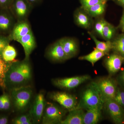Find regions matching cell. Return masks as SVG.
<instances>
[{
  "label": "cell",
  "mask_w": 124,
  "mask_h": 124,
  "mask_svg": "<svg viewBox=\"0 0 124 124\" xmlns=\"http://www.w3.org/2000/svg\"><path fill=\"white\" fill-rule=\"evenodd\" d=\"M73 18L75 23L78 26L87 30L93 28L94 20L81 6L75 10Z\"/></svg>",
  "instance_id": "8fae6325"
},
{
  "label": "cell",
  "mask_w": 124,
  "mask_h": 124,
  "mask_svg": "<svg viewBox=\"0 0 124 124\" xmlns=\"http://www.w3.org/2000/svg\"><path fill=\"white\" fill-rule=\"evenodd\" d=\"M120 80L122 84L124 86V70L122 71V74L121 75Z\"/></svg>",
  "instance_id": "f35d334b"
},
{
  "label": "cell",
  "mask_w": 124,
  "mask_h": 124,
  "mask_svg": "<svg viewBox=\"0 0 124 124\" xmlns=\"http://www.w3.org/2000/svg\"><path fill=\"white\" fill-rule=\"evenodd\" d=\"M101 110L97 109L86 110L84 118V124H95L101 118Z\"/></svg>",
  "instance_id": "d6986e66"
},
{
  "label": "cell",
  "mask_w": 124,
  "mask_h": 124,
  "mask_svg": "<svg viewBox=\"0 0 124 124\" xmlns=\"http://www.w3.org/2000/svg\"><path fill=\"white\" fill-rule=\"evenodd\" d=\"M14 0H0V9H9Z\"/></svg>",
  "instance_id": "1f68e13d"
},
{
  "label": "cell",
  "mask_w": 124,
  "mask_h": 124,
  "mask_svg": "<svg viewBox=\"0 0 124 124\" xmlns=\"http://www.w3.org/2000/svg\"><path fill=\"white\" fill-rule=\"evenodd\" d=\"M4 110V96H0V110Z\"/></svg>",
  "instance_id": "74e56055"
},
{
  "label": "cell",
  "mask_w": 124,
  "mask_h": 124,
  "mask_svg": "<svg viewBox=\"0 0 124 124\" xmlns=\"http://www.w3.org/2000/svg\"><path fill=\"white\" fill-rule=\"evenodd\" d=\"M31 26L27 20L16 22L9 35L11 40L17 41L31 31Z\"/></svg>",
  "instance_id": "4fadbf2b"
},
{
  "label": "cell",
  "mask_w": 124,
  "mask_h": 124,
  "mask_svg": "<svg viewBox=\"0 0 124 124\" xmlns=\"http://www.w3.org/2000/svg\"><path fill=\"white\" fill-rule=\"evenodd\" d=\"M124 9V0H111Z\"/></svg>",
  "instance_id": "d590c367"
},
{
  "label": "cell",
  "mask_w": 124,
  "mask_h": 124,
  "mask_svg": "<svg viewBox=\"0 0 124 124\" xmlns=\"http://www.w3.org/2000/svg\"><path fill=\"white\" fill-rule=\"evenodd\" d=\"M107 3H100L90 7L83 8L92 18H96L103 17L106 9Z\"/></svg>",
  "instance_id": "ffe728a7"
},
{
  "label": "cell",
  "mask_w": 124,
  "mask_h": 124,
  "mask_svg": "<svg viewBox=\"0 0 124 124\" xmlns=\"http://www.w3.org/2000/svg\"><path fill=\"white\" fill-rule=\"evenodd\" d=\"M33 6L27 0H14L9 9L18 22L27 20Z\"/></svg>",
  "instance_id": "8992f818"
},
{
  "label": "cell",
  "mask_w": 124,
  "mask_h": 124,
  "mask_svg": "<svg viewBox=\"0 0 124 124\" xmlns=\"http://www.w3.org/2000/svg\"><path fill=\"white\" fill-rule=\"evenodd\" d=\"M113 100L122 108H124V91L117 89Z\"/></svg>",
  "instance_id": "4dcf8cb0"
},
{
  "label": "cell",
  "mask_w": 124,
  "mask_h": 124,
  "mask_svg": "<svg viewBox=\"0 0 124 124\" xmlns=\"http://www.w3.org/2000/svg\"><path fill=\"white\" fill-rule=\"evenodd\" d=\"M59 40L67 60L77 55L79 51V44L77 40L71 37H64Z\"/></svg>",
  "instance_id": "5bb4252c"
},
{
  "label": "cell",
  "mask_w": 124,
  "mask_h": 124,
  "mask_svg": "<svg viewBox=\"0 0 124 124\" xmlns=\"http://www.w3.org/2000/svg\"><path fill=\"white\" fill-rule=\"evenodd\" d=\"M32 91L29 86H22L12 89L11 98L15 108L18 111L24 110L29 105Z\"/></svg>",
  "instance_id": "3957f363"
},
{
  "label": "cell",
  "mask_w": 124,
  "mask_h": 124,
  "mask_svg": "<svg viewBox=\"0 0 124 124\" xmlns=\"http://www.w3.org/2000/svg\"><path fill=\"white\" fill-rule=\"evenodd\" d=\"M17 55V51L14 47L9 45L3 50L2 57L6 62H12L15 61Z\"/></svg>",
  "instance_id": "4316f807"
},
{
  "label": "cell",
  "mask_w": 124,
  "mask_h": 124,
  "mask_svg": "<svg viewBox=\"0 0 124 124\" xmlns=\"http://www.w3.org/2000/svg\"><path fill=\"white\" fill-rule=\"evenodd\" d=\"M11 40L9 36L0 34V56L2 57V52L5 47L9 45Z\"/></svg>",
  "instance_id": "f546056e"
},
{
  "label": "cell",
  "mask_w": 124,
  "mask_h": 124,
  "mask_svg": "<svg viewBox=\"0 0 124 124\" xmlns=\"http://www.w3.org/2000/svg\"><path fill=\"white\" fill-rule=\"evenodd\" d=\"M95 82L104 103L114 99L117 89L116 83L112 79L110 78H104Z\"/></svg>",
  "instance_id": "5b68a950"
},
{
  "label": "cell",
  "mask_w": 124,
  "mask_h": 124,
  "mask_svg": "<svg viewBox=\"0 0 124 124\" xmlns=\"http://www.w3.org/2000/svg\"><path fill=\"white\" fill-rule=\"evenodd\" d=\"M90 37L95 43L96 48L103 52L106 55L109 54L110 51L112 49L111 41H100L97 39L95 35L91 31L88 32Z\"/></svg>",
  "instance_id": "44dd1931"
},
{
  "label": "cell",
  "mask_w": 124,
  "mask_h": 124,
  "mask_svg": "<svg viewBox=\"0 0 124 124\" xmlns=\"http://www.w3.org/2000/svg\"><path fill=\"white\" fill-rule=\"evenodd\" d=\"M90 78V77L88 75H85L55 79L53 80V82L55 86L60 88L69 90L76 88Z\"/></svg>",
  "instance_id": "ba28073f"
},
{
  "label": "cell",
  "mask_w": 124,
  "mask_h": 124,
  "mask_svg": "<svg viewBox=\"0 0 124 124\" xmlns=\"http://www.w3.org/2000/svg\"><path fill=\"white\" fill-rule=\"evenodd\" d=\"M111 42L112 50L124 57V33L116 36Z\"/></svg>",
  "instance_id": "7402d4cb"
},
{
  "label": "cell",
  "mask_w": 124,
  "mask_h": 124,
  "mask_svg": "<svg viewBox=\"0 0 124 124\" xmlns=\"http://www.w3.org/2000/svg\"><path fill=\"white\" fill-rule=\"evenodd\" d=\"M8 117L6 116H2L0 117V124H8Z\"/></svg>",
  "instance_id": "e575fe53"
},
{
  "label": "cell",
  "mask_w": 124,
  "mask_h": 124,
  "mask_svg": "<svg viewBox=\"0 0 124 124\" xmlns=\"http://www.w3.org/2000/svg\"><path fill=\"white\" fill-rule=\"evenodd\" d=\"M118 27L120 29L122 33H124V9L123 10L122 16L120 20Z\"/></svg>",
  "instance_id": "836d02e7"
},
{
  "label": "cell",
  "mask_w": 124,
  "mask_h": 124,
  "mask_svg": "<svg viewBox=\"0 0 124 124\" xmlns=\"http://www.w3.org/2000/svg\"><path fill=\"white\" fill-rule=\"evenodd\" d=\"M9 9H0V34H9L16 22Z\"/></svg>",
  "instance_id": "30bf717a"
},
{
  "label": "cell",
  "mask_w": 124,
  "mask_h": 124,
  "mask_svg": "<svg viewBox=\"0 0 124 124\" xmlns=\"http://www.w3.org/2000/svg\"><path fill=\"white\" fill-rule=\"evenodd\" d=\"M65 114V111L58 105L49 102H46L42 115V124H60Z\"/></svg>",
  "instance_id": "277c9868"
},
{
  "label": "cell",
  "mask_w": 124,
  "mask_h": 124,
  "mask_svg": "<svg viewBox=\"0 0 124 124\" xmlns=\"http://www.w3.org/2000/svg\"><path fill=\"white\" fill-rule=\"evenodd\" d=\"M106 54L103 52L95 48L90 53L87 55L80 56L79 57L78 59L79 60L88 61L90 62L93 66H94L96 62L100 60Z\"/></svg>",
  "instance_id": "603a6c76"
},
{
  "label": "cell",
  "mask_w": 124,
  "mask_h": 124,
  "mask_svg": "<svg viewBox=\"0 0 124 124\" xmlns=\"http://www.w3.org/2000/svg\"><path fill=\"white\" fill-rule=\"evenodd\" d=\"M103 107L106 109L113 122L116 124L124 123V109L113 99L105 102Z\"/></svg>",
  "instance_id": "9c48e42d"
},
{
  "label": "cell",
  "mask_w": 124,
  "mask_h": 124,
  "mask_svg": "<svg viewBox=\"0 0 124 124\" xmlns=\"http://www.w3.org/2000/svg\"><path fill=\"white\" fill-rule=\"evenodd\" d=\"M46 55L50 60L54 62H62L67 60L59 40L49 46L46 51Z\"/></svg>",
  "instance_id": "9a60e30c"
},
{
  "label": "cell",
  "mask_w": 124,
  "mask_h": 124,
  "mask_svg": "<svg viewBox=\"0 0 124 124\" xmlns=\"http://www.w3.org/2000/svg\"><path fill=\"white\" fill-rule=\"evenodd\" d=\"M27 0L33 6L35 5L38 4L39 3H40L42 0Z\"/></svg>",
  "instance_id": "8d00e7d4"
},
{
  "label": "cell",
  "mask_w": 124,
  "mask_h": 124,
  "mask_svg": "<svg viewBox=\"0 0 124 124\" xmlns=\"http://www.w3.org/2000/svg\"><path fill=\"white\" fill-rule=\"evenodd\" d=\"M46 103L44 94L40 93L37 94L30 112L31 117L36 123H39L42 120Z\"/></svg>",
  "instance_id": "7c38bea8"
},
{
  "label": "cell",
  "mask_w": 124,
  "mask_h": 124,
  "mask_svg": "<svg viewBox=\"0 0 124 124\" xmlns=\"http://www.w3.org/2000/svg\"><path fill=\"white\" fill-rule=\"evenodd\" d=\"M22 46L25 54L24 59L29 60V57L36 46L35 38L32 31L17 41Z\"/></svg>",
  "instance_id": "e0dca14e"
},
{
  "label": "cell",
  "mask_w": 124,
  "mask_h": 124,
  "mask_svg": "<svg viewBox=\"0 0 124 124\" xmlns=\"http://www.w3.org/2000/svg\"><path fill=\"white\" fill-rule=\"evenodd\" d=\"M49 98L69 111L76 109L77 107V98L74 95L65 92H53L50 94Z\"/></svg>",
  "instance_id": "52a82bcc"
},
{
  "label": "cell",
  "mask_w": 124,
  "mask_h": 124,
  "mask_svg": "<svg viewBox=\"0 0 124 124\" xmlns=\"http://www.w3.org/2000/svg\"><path fill=\"white\" fill-rule=\"evenodd\" d=\"M104 103L95 82H92L84 91L76 108L102 110Z\"/></svg>",
  "instance_id": "7a4b0ae2"
},
{
  "label": "cell",
  "mask_w": 124,
  "mask_h": 124,
  "mask_svg": "<svg viewBox=\"0 0 124 124\" xmlns=\"http://www.w3.org/2000/svg\"><path fill=\"white\" fill-rule=\"evenodd\" d=\"M116 32V28L115 27L106 21L103 29V39L106 41H112L115 38Z\"/></svg>",
  "instance_id": "cb8c5ba5"
},
{
  "label": "cell",
  "mask_w": 124,
  "mask_h": 124,
  "mask_svg": "<svg viewBox=\"0 0 124 124\" xmlns=\"http://www.w3.org/2000/svg\"><path fill=\"white\" fill-rule=\"evenodd\" d=\"M106 20L103 17L96 18L94 20L92 32L94 35H96L103 39L102 31L104 24Z\"/></svg>",
  "instance_id": "d4e9b609"
},
{
  "label": "cell",
  "mask_w": 124,
  "mask_h": 124,
  "mask_svg": "<svg viewBox=\"0 0 124 124\" xmlns=\"http://www.w3.org/2000/svg\"><path fill=\"white\" fill-rule=\"evenodd\" d=\"M68 115L61 124H84V118L85 114L83 109L76 108L69 111Z\"/></svg>",
  "instance_id": "ac0fdd59"
},
{
  "label": "cell",
  "mask_w": 124,
  "mask_h": 124,
  "mask_svg": "<svg viewBox=\"0 0 124 124\" xmlns=\"http://www.w3.org/2000/svg\"><path fill=\"white\" fill-rule=\"evenodd\" d=\"M32 120L31 115H23L15 119L13 123L15 124H32Z\"/></svg>",
  "instance_id": "83f0119b"
},
{
  "label": "cell",
  "mask_w": 124,
  "mask_h": 124,
  "mask_svg": "<svg viewBox=\"0 0 124 124\" xmlns=\"http://www.w3.org/2000/svg\"><path fill=\"white\" fill-rule=\"evenodd\" d=\"M111 0H79L81 7L86 8L102 3H107Z\"/></svg>",
  "instance_id": "f1b7e54d"
},
{
  "label": "cell",
  "mask_w": 124,
  "mask_h": 124,
  "mask_svg": "<svg viewBox=\"0 0 124 124\" xmlns=\"http://www.w3.org/2000/svg\"><path fill=\"white\" fill-rule=\"evenodd\" d=\"M104 61L105 66L111 75L117 73L121 68L124 57L115 53L108 55Z\"/></svg>",
  "instance_id": "2e32d148"
},
{
  "label": "cell",
  "mask_w": 124,
  "mask_h": 124,
  "mask_svg": "<svg viewBox=\"0 0 124 124\" xmlns=\"http://www.w3.org/2000/svg\"><path fill=\"white\" fill-rule=\"evenodd\" d=\"M31 77V68L29 60H15L11 62L6 73V87L12 89L24 86L30 81Z\"/></svg>",
  "instance_id": "6da1fadb"
},
{
  "label": "cell",
  "mask_w": 124,
  "mask_h": 124,
  "mask_svg": "<svg viewBox=\"0 0 124 124\" xmlns=\"http://www.w3.org/2000/svg\"><path fill=\"white\" fill-rule=\"evenodd\" d=\"M4 96V110H8L10 106V98L8 95L6 94L3 95Z\"/></svg>",
  "instance_id": "d6a6232c"
},
{
  "label": "cell",
  "mask_w": 124,
  "mask_h": 124,
  "mask_svg": "<svg viewBox=\"0 0 124 124\" xmlns=\"http://www.w3.org/2000/svg\"><path fill=\"white\" fill-rule=\"evenodd\" d=\"M11 62H6L2 58V57L0 56V86L2 88H6L5 84L6 73Z\"/></svg>",
  "instance_id": "484cf974"
}]
</instances>
